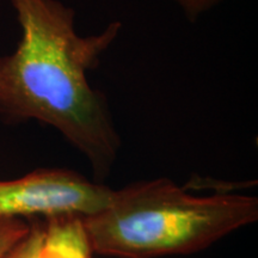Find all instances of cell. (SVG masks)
Listing matches in <instances>:
<instances>
[{
	"instance_id": "6",
	"label": "cell",
	"mask_w": 258,
	"mask_h": 258,
	"mask_svg": "<svg viewBox=\"0 0 258 258\" xmlns=\"http://www.w3.org/2000/svg\"><path fill=\"white\" fill-rule=\"evenodd\" d=\"M27 220L29 222L28 233L5 254L4 258H38L40 237L37 227L31 219Z\"/></svg>"
},
{
	"instance_id": "1",
	"label": "cell",
	"mask_w": 258,
	"mask_h": 258,
	"mask_svg": "<svg viewBox=\"0 0 258 258\" xmlns=\"http://www.w3.org/2000/svg\"><path fill=\"white\" fill-rule=\"evenodd\" d=\"M22 37L0 57V116L8 123L48 124L89 161L93 180L111 173L122 140L104 93L86 73L120 34L112 22L99 34L82 36L76 11L60 0H11Z\"/></svg>"
},
{
	"instance_id": "5",
	"label": "cell",
	"mask_w": 258,
	"mask_h": 258,
	"mask_svg": "<svg viewBox=\"0 0 258 258\" xmlns=\"http://www.w3.org/2000/svg\"><path fill=\"white\" fill-rule=\"evenodd\" d=\"M29 231L27 219L0 217V258H4Z\"/></svg>"
},
{
	"instance_id": "2",
	"label": "cell",
	"mask_w": 258,
	"mask_h": 258,
	"mask_svg": "<svg viewBox=\"0 0 258 258\" xmlns=\"http://www.w3.org/2000/svg\"><path fill=\"white\" fill-rule=\"evenodd\" d=\"M257 219L256 196H196L170 178H156L112 190L108 205L82 221L92 252L159 258L200 252Z\"/></svg>"
},
{
	"instance_id": "7",
	"label": "cell",
	"mask_w": 258,
	"mask_h": 258,
	"mask_svg": "<svg viewBox=\"0 0 258 258\" xmlns=\"http://www.w3.org/2000/svg\"><path fill=\"white\" fill-rule=\"evenodd\" d=\"M180 8L185 18L196 22L203 14L218 6L224 0H172Z\"/></svg>"
},
{
	"instance_id": "4",
	"label": "cell",
	"mask_w": 258,
	"mask_h": 258,
	"mask_svg": "<svg viewBox=\"0 0 258 258\" xmlns=\"http://www.w3.org/2000/svg\"><path fill=\"white\" fill-rule=\"evenodd\" d=\"M40 237L38 258H92L82 217L31 218Z\"/></svg>"
},
{
	"instance_id": "3",
	"label": "cell",
	"mask_w": 258,
	"mask_h": 258,
	"mask_svg": "<svg viewBox=\"0 0 258 258\" xmlns=\"http://www.w3.org/2000/svg\"><path fill=\"white\" fill-rule=\"evenodd\" d=\"M111 188L69 169H37L0 180V217H90L108 205Z\"/></svg>"
}]
</instances>
